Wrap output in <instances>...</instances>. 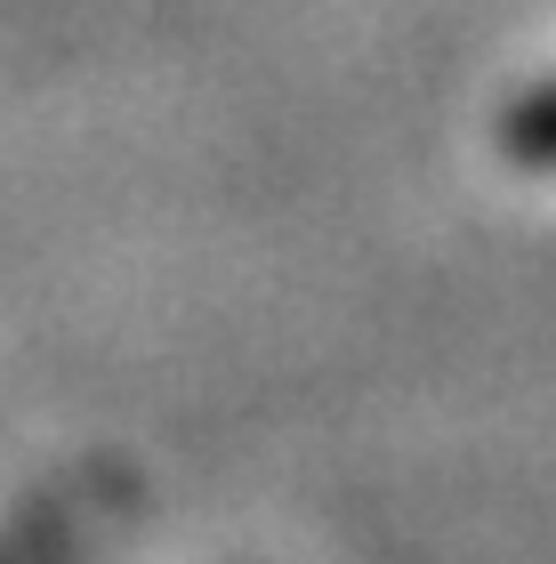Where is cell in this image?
Returning <instances> with one entry per match:
<instances>
[{"mask_svg":"<svg viewBox=\"0 0 556 564\" xmlns=\"http://www.w3.org/2000/svg\"><path fill=\"white\" fill-rule=\"evenodd\" d=\"M500 145H509V162H524V170H556V82L533 89L524 106H509Z\"/></svg>","mask_w":556,"mask_h":564,"instance_id":"obj_1","label":"cell"}]
</instances>
